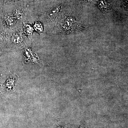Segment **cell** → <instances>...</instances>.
I'll use <instances>...</instances> for the list:
<instances>
[{
	"label": "cell",
	"instance_id": "cell-2",
	"mask_svg": "<svg viewBox=\"0 0 128 128\" xmlns=\"http://www.w3.org/2000/svg\"><path fill=\"white\" fill-rule=\"evenodd\" d=\"M24 30L25 32L27 33L28 34L30 35L32 34V32L33 31L32 28L30 25L26 24V25H24Z\"/></svg>",
	"mask_w": 128,
	"mask_h": 128
},
{
	"label": "cell",
	"instance_id": "cell-3",
	"mask_svg": "<svg viewBox=\"0 0 128 128\" xmlns=\"http://www.w3.org/2000/svg\"><path fill=\"white\" fill-rule=\"evenodd\" d=\"M34 28L38 32H42V25L41 24L39 23H36V24L34 25Z\"/></svg>",
	"mask_w": 128,
	"mask_h": 128
},
{
	"label": "cell",
	"instance_id": "cell-1",
	"mask_svg": "<svg viewBox=\"0 0 128 128\" xmlns=\"http://www.w3.org/2000/svg\"><path fill=\"white\" fill-rule=\"evenodd\" d=\"M12 41L15 44L20 43L22 41V38L20 34H14L12 38Z\"/></svg>",
	"mask_w": 128,
	"mask_h": 128
}]
</instances>
